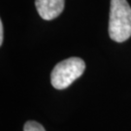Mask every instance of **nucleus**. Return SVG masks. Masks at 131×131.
Listing matches in <instances>:
<instances>
[{"instance_id":"5","label":"nucleus","mask_w":131,"mask_h":131,"mask_svg":"<svg viewBox=\"0 0 131 131\" xmlns=\"http://www.w3.org/2000/svg\"><path fill=\"white\" fill-rule=\"evenodd\" d=\"M3 39H4V27L2 20H0V46L3 44Z\"/></svg>"},{"instance_id":"4","label":"nucleus","mask_w":131,"mask_h":131,"mask_svg":"<svg viewBox=\"0 0 131 131\" xmlns=\"http://www.w3.org/2000/svg\"><path fill=\"white\" fill-rule=\"evenodd\" d=\"M24 131H46V130L43 127L42 124H40L39 122L29 121V122H25L24 127Z\"/></svg>"},{"instance_id":"2","label":"nucleus","mask_w":131,"mask_h":131,"mask_svg":"<svg viewBox=\"0 0 131 131\" xmlns=\"http://www.w3.org/2000/svg\"><path fill=\"white\" fill-rule=\"evenodd\" d=\"M85 69V63L82 58L70 57L57 63L52 71L51 83L56 89L68 88L74 81L83 75Z\"/></svg>"},{"instance_id":"1","label":"nucleus","mask_w":131,"mask_h":131,"mask_svg":"<svg viewBox=\"0 0 131 131\" xmlns=\"http://www.w3.org/2000/svg\"><path fill=\"white\" fill-rule=\"evenodd\" d=\"M108 30L115 42L122 43L131 37V7L126 0H111Z\"/></svg>"},{"instance_id":"3","label":"nucleus","mask_w":131,"mask_h":131,"mask_svg":"<svg viewBox=\"0 0 131 131\" xmlns=\"http://www.w3.org/2000/svg\"><path fill=\"white\" fill-rule=\"evenodd\" d=\"M65 0H35L38 14L45 20L57 18L64 9Z\"/></svg>"}]
</instances>
